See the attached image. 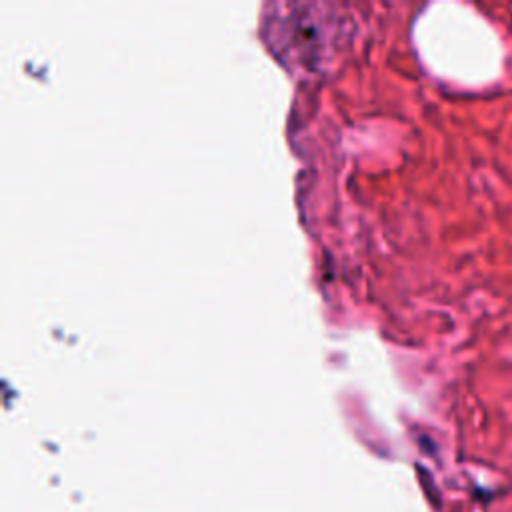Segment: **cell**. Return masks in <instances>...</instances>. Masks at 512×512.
Returning <instances> with one entry per match:
<instances>
[{
    "instance_id": "cell-1",
    "label": "cell",
    "mask_w": 512,
    "mask_h": 512,
    "mask_svg": "<svg viewBox=\"0 0 512 512\" xmlns=\"http://www.w3.org/2000/svg\"><path fill=\"white\" fill-rule=\"evenodd\" d=\"M288 16L280 22L272 24L274 30V46H282L288 60H296L300 64L320 62L324 56V48L332 34H324L322 30H332L328 20H320V10L324 6L314 4H294L286 6Z\"/></svg>"
}]
</instances>
